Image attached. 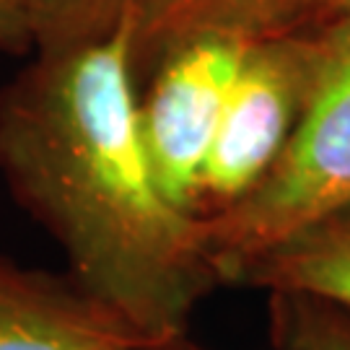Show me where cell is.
I'll return each instance as SVG.
<instances>
[{"label":"cell","instance_id":"1","mask_svg":"<svg viewBox=\"0 0 350 350\" xmlns=\"http://www.w3.org/2000/svg\"><path fill=\"white\" fill-rule=\"evenodd\" d=\"M130 13L109 34L34 52L0 88V176L63 250L68 275L148 338L189 332L221 286L205 226L150 172Z\"/></svg>","mask_w":350,"mask_h":350},{"label":"cell","instance_id":"2","mask_svg":"<svg viewBox=\"0 0 350 350\" xmlns=\"http://www.w3.org/2000/svg\"><path fill=\"white\" fill-rule=\"evenodd\" d=\"M309 37L314 83L288 148L260 187L202 221L221 286L260 252L350 202V16L312 24Z\"/></svg>","mask_w":350,"mask_h":350},{"label":"cell","instance_id":"3","mask_svg":"<svg viewBox=\"0 0 350 350\" xmlns=\"http://www.w3.org/2000/svg\"><path fill=\"white\" fill-rule=\"evenodd\" d=\"M254 42L226 29L189 31L156 52L138 83V130L150 172L169 202L189 215L228 91Z\"/></svg>","mask_w":350,"mask_h":350},{"label":"cell","instance_id":"4","mask_svg":"<svg viewBox=\"0 0 350 350\" xmlns=\"http://www.w3.org/2000/svg\"><path fill=\"white\" fill-rule=\"evenodd\" d=\"M312 83L309 26L252 44L202 169L195 218L208 221L262 185L306 112Z\"/></svg>","mask_w":350,"mask_h":350},{"label":"cell","instance_id":"5","mask_svg":"<svg viewBox=\"0 0 350 350\" xmlns=\"http://www.w3.org/2000/svg\"><path fill=\"white\" fill-rule=\"evenodd\" d=\"M153 340L68 273L0 257V350H140Z\"/></svg>","mask_w":350,"mask_h":350},{"label":"cell","instance_id":"6","mask_svg":"<svg viewBox=\"0 0 350 350\" xmlns=\"http://www.w3.org/2000/svg\"><path fill=\"white\" fill-rule=\"evenodd\" d=\"M127 13L135 83L166 42L189 31L226 29L262 39L293 34L322 21L317 0H130Z\"/></svg>","mask_w":350,"mask_h":350},{"label":"cell","instance_id":"7","mask_svg":"<svg viewBox=\"0 0 350 350\" xmlns=\"http://www.w3.org/2000/svg\"><path fill=\"white\" fill-rule=\"evenodd\" d=\"M231 286L309 293L350 312V202L252 257Z\"/></svg>","mask_w":350,"mask_h":350},{"label":"cell","instance_id":"8","mask_svg":"<svg viewBox=\"0 0 350 350\" xmlns=\"http://www.w3.org/2000/svg\"><path fill=\"white\" fill-rule=\"evenodd\" d=\"M270 338L275 350H350V312L309 293H270Z\"/></svg>","mask_w":350,"mask_h":350},{"label":"cell","instance_id":"9","mask_svg":"<svg viewBox=\"0 0 350 350\" xmlns=\"http://www.w3.org/2000/svg\"><path fill=\"white\" fill-rule=\"evenodd\" d=\"M130 0H31L37 50L73 47L109 34L125 18Z\"/></svg>","mask_w":350,"mask_h":350},{"label":"cell","instance_id":"10","mask_svg":"<svg viewBox=\"0 0 350 350\" xmlns=\"http://www.w3.org/2000/svg\"><path fill=\"white\" fill-rule=\"evenodd\" d=\"M37 50L31 0H0V52L26 55Z\"/></svg>","mask_w":350,"mask_h":350},{"label":"cell","instance_id":"11","mask_svg":"<svg viewBox=\"0 0 350 350\" xmlns=\"http://www.w3.org/2000/svg\"><path fill=\"white\" fill-rule=\"evenodd\" d=\"M140 350H208L205 345H200L198 340L189 338V332H182V335H172V338H161L148 342L146 348Z\"/></svg>","mask_w":350,"mask_h":350},{"label":"cell","instance_id":"12","mask_svg":"<svg viewBox=\"0 0 350 350\" xmlns=\"http://www.w3.org/2000/svg\"><path fill=\"white\" fill-rule=\"evenodd\" d=\"M319 5V18H332V16H350V0H317Z\"/></svg>","mask_w":350,"mask_h":350}]
</instances>
